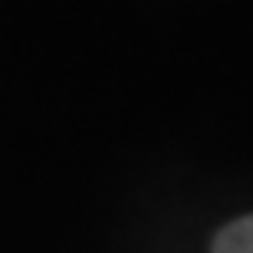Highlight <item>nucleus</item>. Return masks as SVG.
<instances>
[{"mask_svg":"<svg viewBox=\"0 0 253 253\" xmlns=\"http://www.w3.org/2000/svg\"><path fill=\"white\" fill-rule=\"evenodd\" d=\"M214 253H253V217L227 224L214 240Z\"/></svg>","mask_w":253,"mask_h":253,"instance_id":"f257e3e1","label":"nucleus"}]
</instances>
